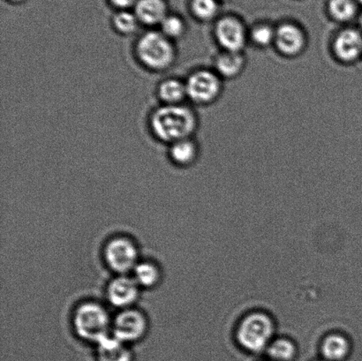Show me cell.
<instances>
[{
    "label": "cell",
    "mask_w": 362,
    "mask_h": 361,
    "mask_svg": "<svg viewBox=\"0 0 362 361\" xmlns=\"http://www.w3.org/2000/svg\"><path fill=\"white\" fill-rule=\"evenodd\" d=\"M274 331L271 319L266 314H252L243 321L237 337L240 345L251 352H261L268 345Z\"/></svg>",
    "instance_id": "obj_6"
},
{
    "label": "cell",
    "mask_w": 362,
    "mask_h": 361,
    "mask_svg": "<svg viewBox=\"0 0 362 361\" xmlns=\"http://www.w3.org/2000/svg\"><path fill=\"white\" fill-rule=\"evenodd\" d=\"M308 46V35L303 27L292 21H284L276 26L274 45L276 52L286 59H296Z\"/></svg>",
    "instance_id": "obj_7"
},
{
    "label": "cell",
    "mask_w": 362,
    "mask_h": 361,
    "mask_svg": "<svg viewBox=\"0 0 362 361\" xmlns=\"http://www.w3.org/2000/svg\"><path fill=\"white\" fill-rule=\"evenodd\" d=\"M247 57L244 52L221 51L213 59L212 69L223 81L240 77L246 69Z\"/></svg>",
    "instance_id": "obj_11"
},
{
    "label": "cell",
    "mask_w": 362,
    "mask_h": 361,
    "mask_svg": "<svg viewBox=\"0 0 362 361\" xmlns=\"http://www.w3.org/2000/svg\"><path fill=\"white\" fill-rule=\"evenodd\" d=\"M107 295L112 305L119 307H129L137 299L138 284L134 279L122 276L109 285Z\"/></svg>",
    "instance_id": "obj_12"
},
{
    "label": "cell",
    "mask_w": 362,
    "mask_h": 361,
    "mask_svg": "<svg viewBox=\"0 0 362 361\" xmlns=\"http://www.w3.org/2000/svg\"><path fill=\"white\" fill-rule=\"evenodd\" d=\"M213 37L221 51L244 52L248 41V28L239 17L225 16L216 20Z\"/></svg>",
    "instance_id": "obj_5"
},
{
    "label": "cell",
    "mask_w": 362,
    "mask_h": 361,
    "mask_svg": "<svg viewBox=\"0 0 362 361\" xmlns=\"http://www.w3.org/2000/svg\"><path fill=\"white\" fill-rule=\"evenodd\" d=\"M98 361H133L132 353L125 343L116 338L106 337L98 343Z\"/></svg>",
    "instance_id": "obj_16"
},
{
    "label": "cell",
    "mask_w": 362,
    "mask_h": 361,
    "mask_svg": "<svg viewBox=\"0 0 362 361\" xmlns=\"http://www.w3.org/2000/svg\"><path fill=\"white\" fill-rule=\"evenodd\" d=\"M328 12L336 23H349L358 16L357 2L356 0H329Z\"/></svg>",
    "instance_id": "obj_18"
},
{
    "label": "cell",
    "mask_w": 362,
    "mask_h": 361,
    "mask_svg": "<svg viewBox=\"0 0 362 361\" xmlns=\"http://www.w3.org/2000/svg\"><path fill=\"white\" fill-rule=\"evenodd\" d=\"M150 129L162 143L172 144L191 138L197 132L199 119L193 108L186 105H161L152 112Z\"/></svg>",
    "instance_id": "obj_1"
},
{
    "label": "cell",
    "mask_w": 362,
    "mask_h": 361,
    "mask_svg": "<svg viewBox=\"0 0 362 361\" xmlns=\"http://www.w3.org/2000/svg\"><path fill=\"white\" fill-rule=\"evenodd\" d=\"M187 99L194 104L208 106L218 100L223 91V80L211 69H198L185 80Z\"/></svg>",
    "instance_id": "obj_3"
},
{
    "label": "cell",
    "mask_w": 362,
    "mask_h": 361,
    "mask_svg": "<svg viewBox=\"0 0 362 361\" xmlns=\"http://www.w3.org/2000/svg\"><path fill=\"white\" fill-rule=\"evenodd\" d=\"M160 31L166 37L175 42L182 38L187 32V25L182 18L168 14L160 24Z\"/></svg>",
    "instance_id": "obj_22"
},
{
    "label": "cell",
    "mask_w": 362,
    "mask_h": 361,
    "mask_svg": "<svg viewBox=\"0 0 362 361\" xmlns=\"http://www.w3.org/2000/svg\"><path fill=\"white\" fill-rule=\"evenodd\" d=\"M136 13L140 23L153 27L162 23L168 16L164 0H139L136 4Z\"/></svg>",
    "instance_id": "obj_13"
},
{
    "label": "cell",
    "mask_w": 362,
    "mask_h": 361,
    "mask_svg": "<svg viewBox=\"0 0 362 361\" xmlns=\"http://www.w3.org/2000/svg\"><path fill=\"white\" fill-rule=\"evenodd\" d=\"M105 254L109 267L119 274L134 270L138 264L136 247L127 238L112 239L106 246Z\"/></svg>",
    "instance_id": "obj_9"
},
{
    "label": "cell",
    "mask_w": 362,
    "mask_h": 361,
    "mask_svg": "<svg viewBox=\"0 0 362 361\" xmlns=\"http://www.w3.org/2000/svg\"><path fill=\"white\" fill-rule=\"evenodd\" d=\"M190 8L199 20L208 23L218 19L219 5L216 0H192Z\"/></svg>",
    "instance_id": "obj_21"
},
{
    "label": "cell",
    "mask_w": 362,
    "mask_h": 361,
    "mask_svg": "<svg viewBox=\"0 0 362 361\" xmlns=\"http://www.w3.org/2000/svg\"><path fill=\"white\" fill-rule=\"evenodd\" d=\"M74 324L81 338L97 344L108 336V314L104 307L97 303H85L78 307L74 314Z\"/></svg>",
    "instance_id": "obj_4"
},
{
    "label": "cell",
    "mask_w": 362,
    "mask_h": 361,
    "mask_svg": "<svg viewBox=\"0 0 362 361\" xmlns=\"http://www.w3.org/2000/svg\"><path fill=\"white\" fill-rule=\"evenodd\" d=\"M136 59L145 69L153 72H164L172 67L177 59L175 42L160 30H150L141 34L134 47Z\"/></svg>",
    "instance_id": "obj_2"
},
{
    "label": "cell",
    "mask_w": 362,
    "mask_h": 361,
    "mask_svg": "<svg viewBox=\"0 0 362 361\" xmlns=\"http://www.w3.org/2000/svg\"><path fill=\"white\" fill-rule=\"evenodd\" d=\"M134 280L138 285L144 288H151L159 281L160 273L158 268L154 264L150 263H141L134 268Z\"/></svg>",
    "instance_id": "obj_23"
},
{
    "label": "cell",
    "mask_w": 362,
    "mask_h": 361,
    "mask_svg": "<svg viewBox=\"0 0 362 361\" xmlns=\"http://www.w3.org/2000/svg\"><path fill=\"white\" fill-rule=\"evenodd\" d=\"M11 1H13V2H23V1H24V0H11Z\"/></svg>",
    "instance_id": "obj_27"
},
{
    "label": "cell",
    "mask_w": 362,
    "mask_h": 361,
    "mask_svg": "<svg viewBox=\"0 0 362 361\" xmlns=\"http://www.w3.org/2000/svg\"><path fill=\"white\" fill-rule=\"evenodd\" d=\"M157 93L162 105H182L187 99L185 80L175 77L162 81L158 85Z\"/></svg>",
    "instance_id": "obj_15"
},
{
    "label": "cell",
    "mask_w": 362,
    "mask_h": 361,
    "mask_svg": "<svg viewBox=\"0 0 362 361\" xmlns=\"http://www.w3.org/2000/svg\"><path fill=\"white\" fill-rule=\"evenodd\" d=\"M200 148L193 137L186 138L170 144L169 158L181 167L190 166L198 160Z\"/></svg>",
    "instance_id": "obj_14"
},
{
    "label": "cell",
    "mask_w": 362,
    "mask_h": 361,
    "mask_svg": "<svg viewBox=\"0 0 362 361\" xmlns=\"http://www.w3.org/2000/svg\"><path fill=\"white\" fill-rule=\"evenodd\" d=\"M276 26L267 23H259L248 28L250 45L264 49L274 45Z\"/></svg>",
    "instance_id": "obj_17"
},
{
    "label": "cell",
    "mask_w": 362,
    "mask_h": 361,
    "mask_svg": "<svg viewBox=\"0 0 362 361\" xmlns=\"http://www.w3.org/2000/svg\"><path fill=\"white\" fill-rule=\"evenodd\" d=\"M349 351V344L342 336L331 335L322 344V353L326 359L332 361L341 360Z\"/></svg>",
    "instance_id": "obj_19"
},
{
    "label": "cell",
    "mask_w": 362,
    "mask_h": 361,
    "mask_svg": "<svg viewBox=\"0 0 362 361\" xmlns=\"http://www.w3.org/2000/svg\"><path fill=\"white\" fill-rule=\"evenodd\" d=\"M113 6L120 11L127 10L132 6H136V0H110Z\"/></svg>",
    "instance_id": "obj_25"
},
{
    "label": "cell",
    "mask_w": 362,
    "mask_h": 361,
    "mask_svg": "<svg viewBox=\"0 0 362 361\" xmlns=\"http://www.w3.org/2000/svg\"><path fill=\"white\" fill-rule=\"evenodd\" d=\"M331 52L337 61L349 66L362 58V32L358 27H345L332 39Z\"/></svg>",
    "instance_id": "obj_8"
},
{
    "label": "cell",
    "mask_w": 362,
    "mask_h": 361,
    "mask_svg": "<svg viewBox=\"0 0 362 361\" xmlns=\"http://www.w3.org/2000/svg\"><path fill=\"white\" fill-rule=\"evenodd\" d=\"M140 21L136 13L129 11H119L112 18V26L117 33L122 35H132L136 34L140 27Z\"/></svg>",
    "instance_id": "obj_20"
},
{
    "label": "cell",
    "mask_w": 362,
    "mask_h": 361,
    "mask_svg": "<svg viewBox=\"0 0 362 361\" xmlns=\"http://www.w3.org/2000/svg\"><path fill=\"white\" fill-rule=\"evenodd\" d=\"M356 2L361 4L362 5V0H356Z\"/></svg>",
    "instance_id": "obj_28"
},
{
    "label": "cell",
    "mask_w": 362,
    "mask_h": 361,
    "mask_svg": "<svg viewBox=\"0 0 362 361\" xmlns=\"http://www.w3.org/2000/svg\"><path fill=\"white\" fill-rule=\"evenodd\" d=\"M269 355L276 360L288 361L296 355V348L287 339H278L269 346Z\"/></svg>",
    "instance_id": "obj_24"
},
{
    "label": "cell",
    "mask_w": 362,
    "mask_h": 361,
    "mask_svg": "<svg viewBox=\"0 0 362 361\" xmlns=\"http://www.w3.org/2000/svg\"><path fill=\"white\" fill-rule=\"evenodd\" d=\"M358 24H359V26H358V28H359L362 32V14H361V16L359 17V20H358Z\"/></svg>",
    "instance_id": "obj_26"
},
{
    "label": "cell",
    "mask_w": 362,
    "mask_h": 361,
    "mask_svg": "<svg viewBox=\"0 0 362 361\" xmlns=\"http://www.w3.org/2000/svg\"><path fill=\"white\" fill-rule=\"evenodd\" d=\"M147 330V321L137 310H125L117 316L113 325L115 338L123 343L140 339Z\"/></svg>",
    "instance_id": "obj_10"
}]
</instances>
